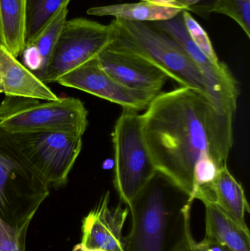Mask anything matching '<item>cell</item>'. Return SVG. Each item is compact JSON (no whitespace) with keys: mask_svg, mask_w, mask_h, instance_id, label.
Wrapping results in <instances>:
<instances>
[{"mask_svg":"<svg viewBox=\"0 0 250 251\" xmlns=\"http://www.w3.org/2000/svg\"><path fill=\"white\" fill-rule=\"evenodd\" d=\"M200 201L208 200L245 231H249L246 222L250 205L242 184L230 174L227 166L223 167L207 187Z\"/></svg>","mask_w":250,"mask_h":251,"instance_id":"cell-14","label":"cell"},{"mask_svg":"<svg viewBox=\"0 0 250 251\" xmlns=\"http://www.w3.org/2000/svg\"><path fill=\"white\" fill-rule=\"evenodd\" d=\"M110 193L107 192L84 218L82 242L74 250L126 251L123 231L129 209L121 203L110 207Z\"/></svg>","mask_w":250,"mask_h":251,"instance_id":"cell-11","label":"cell"},{"mask_svg":"<svg viewBox=\"0 0 250 251\" xmlns=\"http://www.w3.org/2000/svg\"><path fill=\"white\" fill-rule=\"evenodd\" d=\"M189 12L204 16L211 13L226 15L239 25L250 38V0H213L189 8Z\"/></svg>","mask_w":250,"mask_h":251,"instance_id":"cell-19","label":"cell"},{"mask_svg":"<svg viewBox=\"0 0 250 251\" xmlns=\"http://www.w3.org/2000/svg\"><path fill=\"white\" fill-rule=\"evenodd\" d=\"M132 228L126 251H165L169 211L164 190L153 181L129 208Z\"/></svg>","mask_w":250,"mask_h":251,"instance_id":"cell-8","label":"cell"},{"mask_svg":"<svg viewBox=\"0 0 250 251\" xmlns=\"http://www.w3.org/2000/svg\"><path fill=\"white\" fill-rule=\"evenodd\" d=\"M0 44H1V33H0Z\"/></svg>","mask_w":250,"mask_h":251,"instance_id":"cell-28","label":"cell"},{"mask_svg":"<svg viewBox=\"0 0 250 251\" xmlns=\"http://www.w3.org/2000/svg\"><path fill=\"white\" fill-rule=\"evenodd\" d=\"M191 203H188L182 209V234L180 239L170 251H198L197 243L192 235L190 224Z\"/></svg>","mask_w":250,"mask_h":251,"instance_id":"cell-23","label":"cell"},{"mask_svg":"<svg viewBox=\"0 0 250 251\" xmlns=\"http://www.w3.org/2000/svg\"><path fill=\"white\" fill-rule=\"evenodd\" d=\"M88 112L73 97L56 100L5 97L0 102V127L10 134L26 131H58L84 135Z\"/></svg>","mask_w":250,"mask_h":251,"instance_id":"cell-4","label":"cell"},{"mask_svg":"<svg viewBox=\"0 0 250 251\" xmlns=\"http://www.w3.org/2000/svg\"><path fill=\"white\" fill-rule=\"evenodd\" d=\"M49 189L11 134L0 127V218L16 228H29Z\"/></svg>","mask_w":250,"mask_h":251,"instance_id":"cell-3","label":"cell"},{"mask_svg":"<svg viewBox=\"0 0 250 251\" xmlns=\"http://www.w3.org/2000/svg\"><path fill=\"white\" fill-rule=\"evenodd\" d=\"M178 41L207 78L215 97L217 105L226 114L234 116L239 99V85L226 63L213 64L194 44L189 36L182 15L170 20L151 22Z\"/></svg>","mask_w":250,"mask_h":251,"instance_id":"cell-10","label":"cell"},{"mask_svg":"<svg viewBox=\"0 0 250 251\" xmlns=\"http://www.w3.org/2000/svg\"><path fill=\"white\" fill-rule=\"evenodd\" d=\"M234 116L206 94L180 87L159 93L140 115L142 135L157 174L188 196L205 193L227 166Z\"/></svg>","mask_w":250,"mask_h":251,"instance_id":"cell-1","label":"cell"},{"mask_svg":"<svg viewBox=\"0 0 250 251\" xmlns=\"http://www.w3.org/2000/svg\"><path fill=\"white\" fill-rule=\"evenodd\" d=\"M114 1H123V0H114ZM139 1H140V0H139ZM176 1H179V2L183 4V5L186 6L189 10L190 7L198 5L203 0H176Z\"/></svg>","mask_w":250,"mask_h":251,"instance_id":"cell-26","label":"cell"},{"mask_svg":"<svg viewBox=\"0 0 250 251\" xmlns=\"http://www.w3.org/2000/svg\"><path fill=\"white\" fill-rule=\"evenodd\" d=\"M11 135L49 188L66 185L82 151L83 136L58 131H26Z\"/></svg>","mask_w":250,"mask_h":251,"instance_id":"cell-6","label":"cell"},{"mask_svg":"<svg viewBox=\"0 0 250 251\" xmlns=\"http://www.w3.org/2000/svg\"><path fill=\"white\" fill-rule=\"evenodd\" d=\"M0 94L5 97H22L38 100L59 98L46 84L17 60L0 44Z\"/></svg>","mask_w":250,"mask_h":251,"instance_id":"cell-13","label":"cell"},{"mask_svg":"<svg viewBox=\"0 0 250 251\" xmlns=\"http://www.w3.org/2000/svg\"><path fill=\"white\" fill-rule=\"evenodd\" d=\"M112 43L110 25L79 17L66 21L48 64L35 73L44 83L60 76L98 57Z\"/></svg>","mask_w":250,"mask_h":251,"instance_id":"cell-7","label":"cell"},{"mask_svg":"<svg viewBox=\"0 0 250 251\" xmlns=\"http://www.w3.org/2000/svg\"><path fill=\"white\" fill-rule=\"evenodd\" d=\"M196 249L198 251H230L223 245L205 238L197 243Z\"/></svg>","mask_w":250,"mask_h":251,"instance_id":"cell-25","label":"cell"},{"mask_svg":"<svg viewBox=\"0 0 250 251\" xmlns=\"http://www.w3.org/2000/svg\"><path fill=\"white\" fill-rule=\"evenodd\" d=\"M27 230L12 226L0 218V251H25Z\"/></svg>","mask_w":250,"mask_h":251,"instance_id":"cell-22","label":"cell"},{"mask_svg":"<svg viewBox=\"0 0 250 251\" xmlns=\"http://www.w3.org/2000/svg\"><path fill=\"white\" fill-rule=\"evenodd\" d=\"M68 13V5L62 7L41 32L30 42L26 44V45L33 46L38 50L44 63L43 69L48 64L52 55L63 26L67 21Z\"/></svg>","mask_w":250,"mask_h":251,"instance_id":"cell-20","label":"cell"},{"mask_svg":"<svg viewBox=\"0 0 250 251\" xmlns=\"http://www.w3.org/2000/svg\"><path fill=\"white\" fill-rule=\"evenodd\" d=\"M26 0H0L1 44L14 57L26 44Z\"/></svg>","mask_w":250,"mask_h":251,"instance_id":"cell-17","label":"cell"},{"mask_svg":"<svg viewBox=\"0 0 250 251\" xmlns=\"http://www.w3.org/2000/svg\"><path fill=\"white\" fill-rule=\"evenodd\" d=\"M56 82L137 112L145 110L157 96L123 86L103 69L97 57L65 74Z\"/></svg>","mask_w":250,"mask_h":251,"instance_id":"cell-9","label":"cell"},{"mask_svg":"<svg viewBox=\"0 0 250 251\" xmlns=\"http://www.w3.org/2000/svg\"><path fill=\"white\" fill-rule=\"evenodd\" d=\"M113 143V182L120 200L129 209L157 174L142 135L139 112L123 109L114 125Z\"/></svg>","mask_w":250,"mask_h":251,"instance_id":"cell-5","label":"cell"},{"mask_svg":"<svg viewBox=\"0 0 250 251\" xmlns=\"http://www.w3.org/2000/svg\"><path fill=\"white\" fill-rule=\"evenodd\" d=\"M188 10L176 0H140L139 2L98 6L88 9L90 16H113L134 22H155L170 20Z\"/></svg>","mask_w":250,"mask_h":251,"instance_id":"cell-15","label":"cell"},{"mask_svg":"<svg viewBox=\"0 0 250 251\" xmlns=\"http://www.w3.org/2000/svg\"><path fill=\"white\" fill-rule=\"evenodd\" d=\"M98 60L104 71L126 88L158 95L168 76L144 59L107 47Z\"/></svg>","mask_w":250,"mask_h":251,"instance_id":"cell-12","label":"cell"},{"mask_svg":"<svg viewBox=\"0 0 250 251\" xmlns=\"http://www.w3.org/2000/svg\"><path fill=\"white\" fill-rule=\"evenodd\" d=\"M205 209V236L230 251H250V231L239 226L211 201H203Z\"/></svg>","mask_w":250,"mask_h":251,"instance_id":"cell-16","label":"cell"},{"mask_svg":"<svg viewBox=\"0 0 250 251\" xmlns=\"http://www.w3.org/2000/svg\"><path fill=\"white\" fill-rule=\"evenodd\" d=\"M74 251H91V250H87V249H76V250H74Z\"/></svg>","mask_w":250,"mask_h":251,"instance_id":"cell-27","label":"cell"},{"mask_svg":"<svg viewBox=\"0 0 250 251\" xmlns=\"http://www.w3.org/2000/svg\"><path fill=\"white\" fill-rule=\"evenodd\" d=\"M22 54L23 65L31 72L37 73L42 70L44 63L39 52L35 47L32 45H25Z\"/></svg>","mask_w":250,"mask_h":251,"instance_id":"cell-24","label":"cell"},{"mask_svg":"<svg viewBox=\"0 0 250 251\" xmlns=\"http://www.w3.org/2000/svg\"><path fill=\"white\" fill-rule=\"evenodd\" d=\"M71 0H26V44L35 38ZM26 45V44H25Z\"/></svg>","mask_w":250,"mask_h":251,"instance_id":"cell-18","label":"cell"},{"mask_svg":"<svg viewBox=\"0 0 250 251\" xmlns=\"http://www.w3.org/2000/svg\"><path fill=\"white\" fill-rule=\"evenodd\" d=\"M182 15L185 28L194 44L204 53V55L211 63L217 66L221 65L223 62L219 60L211 39L205 29L192 16L190 12L183 10Z\"/></svg>","mask_w":250,"mask_h":251,"instance_id":"cell-21","label":"cell"},{"mask_svg":"<svg viewBox=\"0 0 250 251\" xmlns=\"http://www.w3.org/2000/svg\"><path fill=\"white\" fill-rule=\"evenodd\" d=\"M110 26L112 43L109 47L144 59L182 87L198 90L217 104L207 78L182 45L168 33L151 22L114 19Z\"/></svg>","mask_w":250,"mask_h":251,"instance_id":"cell-2","label":"cell"}]
</instances>
